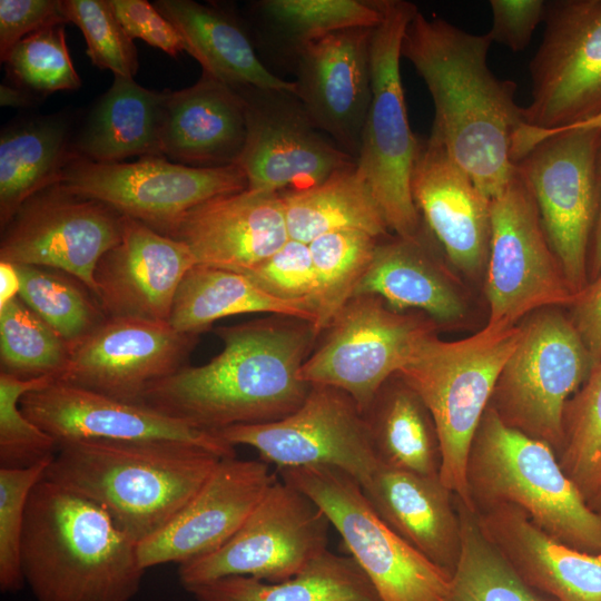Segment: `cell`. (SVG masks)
<instances>
[{
  "label": "cell",
  "mask_w": 601,
  "mask_h": 601,
  "mask_svg": "<svg viewBox=\"0 0 601 601\" xmlns=\"http://www.w3.org/2000/svg\"><path fill=\"white\" fill-rule=\"evenodd\" d=\"M124 216L61 181L28 198L1 228L0 262L71 275L93 295L95 269L121 239Z\"/></svg>",
  "instance_id": "2e32d148"
},
{
  "label": "cell",
  "mask_w": 601,
  "mask_h": 601,
  "mask_svg": "<svg viewBox=\"0 0 601 601\" xmlns=\"http://www.w3.org/2000/svg\"><path fill=\"white\" fill-rule=\"evenodd\" d=\"M246 101L247 135L237 165L253 191L282 194L317 185L356 158L316 129L290 92L236 88Z\"/></svg>",
  "instance_id": "ac0fdd59"
},
{
  "label": "cell",
  "mask_w": 601,
  "mask_h": 601,
  "mask_svg": "<svg viewBox=\"0 0 601 601\" xmlns=\"http://www.w3.org/2000/svg\"><path fill=\"white\" fill-rule=\"evenodd\" d=\"M457 513L461 548L451 573L449 601H540L484 534L476 513L462 504Z\"/></svg>",
  "instance_id": "8d00e7d4"
},
{
  "label": "cell",
  "mask_w": 601,
  "mask_h": 601,
  "mask_svg": "<svg viewBox=\"0 0 601 601\" xmlns=\"http://www.w3.org/2000/svg\"><path fill=\"white\" fill-rule=\"evenodd\" d=\"M3 62L11 83L39 98L81 86L66 42L65 23L45 27L22 38Z\"/></svg>",
  "instance_id": "7bdbcfd3"
},
{
  "label": "cell",
  "mask_w": 601,
  "mask_h": 601,
  "mask_svg": "<svg viewBox=\"0 0 601 601\" xmlns=\"http://www.w3.org/2000/svg\"><path fill=\"white\" fill-rule=\"evenodd\" d=\"M152 4L178 30L187 52L203 71L233 88L296 96V82L270 72L255 53L246 32L225 11L193 0H157Z\"/></svg>",
  "instance_id": "f1b7e54d"
},
{
  "label": "cell",
  "mask_w": 601,
  "mask_h": 601,
  "mask_svg": "<svg viewBox=\"0 0 601 601\" xmlns=\"http://www.w3.org/2000/svg\"><path fill=\"white\" fill-rule=\"evenodd\" d=\"M278 471L284 482L325 513L381 601H449L451 573L394 532L372 508L356 479L328 465Z\"/></svg>",
  "instance_id": "ba28073f"
},
{
  "label": "cell",
  "mask_w": 601,
  "mask_h": 601,
  "mask_svg": "<svg viewBox=\"0 0 601 601\" xmlns=\"http://www.w3.org/2000/svg\"><path fill=\"white\" fill-rule=\"evenodd\" d=\"M168 236L187 245L197 264L242 274L289 239L280 194L249 189L194 207Z\"/></svg>",
  "instance_id": "d4e9b609"
},
{
  "label": "cell",
  "mask_w": 601,
  "mask_h": 601,
  "mask_svg": "<svg viewBox=\"0 0 601 601\" xmlns=\"http://www.w3.org/2000/svg\"><path fill=\"white\" fill-rule=\"evenodd\" d=\"M14 267L20 279L19 297L69 348L107 318L98 300L90 296L91 292L85 290L87 287L71 275L40 266Z\"/></svg>",
  "instance_id": "74e56055"
},
{
  "label": "cell",
  "mask_w": 601,
  "mask_h": 601,
  "mask_svg": "<svg viewBox=\"0 0 601 601\" xmlns=\"http://www.w3.org/2000/svg\"><path fill=\"white\" fill-rule=\"evenodd\" d=\"M380 239L364 231L341 230L308 244L316 280L313 326L318 336L353 297Z\"/></svg>",
  "instance_id": "f35d334b"
},
{
  "label": "cell",
  "mask_w": 601,
  "mask_h": 601,
  "mask_svg": "<svg viewBox=\"0 0 601 601\" xmlns=\"http://www.w3.org/2000/svg\"><path fill=\"white\" fill-rule=\"evenodd\" d=\"M385 238V237H384ZM380 296L392 309H417L434 323L461 318L465 307L421 239H380L354 295ZM353 295V296H354Z\"/></svg>",
  "instance_id": "f546056e"
},
{
  "label": "cell",
  "mask_w": 601,
  "mask_h": 601,
  "mask_svg": "<svg viewBox=\"0 0 601 601\" xmlns=\"http://www.w3.org/2000/svg\"><path fill=\"white\" fill-rule=\"evenodd\" d=\"M411 188L418 213L449 260L469 274L487 265L491 201L431 135L418 139Z\"/></svg>",
  "instance_id": "cb8c5ba5"
},
{
  "label": "cell",
  "mask_w": 601,
  "mask_h": 601,
  "mask_svg": "<svg viewBox=\"0 0 601 601\" xmlns=\"http://www.w3.org/2000/svg\"><path fill=\"white\" fill-rule=\"evenodd\" d=\"M381 20L371 39V104L356 171L380 205L390 230L411 238L421 231L412 196L418 139L411 130L401 79V47L417 7L404 0H377Z\"/></svg>",
  "instance_id": "52a82bcc"
},
{
  "label": "cell",
  "mask_w": 601,
  "mask_h": 601,
  "mask_svg": "<svg viewBox=\"0 0 601 601\" xmlns=\"http://www.w3.org/2000/svg\"><path fill=\"white\" fill-rule=\"evenodd\" d=\"M600 135L597 129H570L540 136L525 146L514 164L575 294L587 286V253L598 211Z\"/></svg>",
  "instance_id": "30bf717a"
},
{
  "label": "cell",
  "mask_w": 601,
  "mask_h": 601,
  "mask_svg": "<svg viewBox=\"0 0 601 601\" xmlns=\"http://www.w3.org/2000/svg\"><path fill=\"white\" fill-rule=\"evenodd\" d=\"M560 465L594 510L601 494V363L566 403Z\"/></svg>",
  "instance_id": "60d3db41"
},
{
  "label": "cell",
  "mask_w": 601,
  "mask_h": 601,
  "mask_svg": "<svg viewBox=\"0 0 601 601\" xmlns=\"http://www.w3.org/2000/svg\"><path fill=\"white\" fill-rule=\"evenodd\" d=\"M60 181L165 236L194 207L248 188L237 164L191 167L164 156H145L132 162H97L75 155Z\"/></svg>",
  "instance_id": "4fadbf2b"
},
{
  "label": "cell",
  "mask_w": 601,
  "mask_h": 601,
  "mask_svg": "<svg viewBox=\"0 0 601 601\" xmlns=\"http://www.w3.org/2000/svg\"><path fill=\"white\" fill-rule=\"evenodd\" d=\"M363 413L380 464L439 476L440 451L432 417L420 396L396 374Z\"/></svg>",
  "instance_id": "d590c367"
},
{
  "label": "cell",
  "mask_w": 601,
  "mask_h": 601,
  "mask_svg": "<svg viewBox=\"0 0 601 601\" xmlns=\"http://www.w3.org/2000/svg\"><path fill=\"white\" fill-rule=\"evenodd\" d=\"M543 0H491L492 28L487 32L492 42L519 52L524 50L545 12Z\"/></svg>",
  "instance_id": "f907efd6"
},
{
  "label": "cell",
  "mask_w": 601,
  "mask_h": 601,
  "mask_svg": "<svg viewBox=\"0 0 601 601\" xmlns=\"http://www.w3.org/2000/svg\"><path fill=\"white\" fill-rule=\"evenodd\" d=\"M186 590L196 601H381L352 556L328 550L302 572L280 582L231 575Z\"/></svg>",
  "instance_id": "836d02e7"
},
{
  "label": "cell",
  "mask_w": 601,
  "mask_h": 601,
  "mask_svg": "<svg viewBox=\"0 0 601 601\" xmlns=\"http://www.w3.org/2000/svg\"><path fill=\"white\" fill-rule=\"evenodd\" d=\"M570 129H597V130H601V114H599L598 116L593 117V118H590L585 121H582V122H579L577 125H573V126H569V127H565V128H561V129H556V130H548V131H544V130H538V129H534V128H531L529 126H523L516 134L515 136V147L519 151L523 150V148L530 142L532 141L533 139L540 137V136H543V135H548V134H551V132H556V131H561V130H570Z\"/></svg>",
  "instance_id": "db71d44e"
},
{
  "label": "cell",
  "mask_w": 601,
  "mask_h": 601,
  "mask_svg": "<svg viewBox=\"0 0 601 601\" xmlns=\"http://www.w3.org/2000/svg\"><path fill=\"white\" fill-rule=\"evenodd\" d=\"M475 513L484 534L531 588L552 601H601V553L554 540L513 505Z\"/></svg>",
  "instance_id": "4316f807"
},
{
  "label": "cell",
  "mask_w": 601,
  "mask_h": 601,
  "mask_svg": "<svg viewBox=\"0 0 601 601\" xmlns=\"http://www.w3.org/2000/svg\"><path fill=\"white\" fill-rule=\"evenodd\" d=\"M526 126L556 130L601 114V0L546 1Z\"/></svg>",
  "instance_id": "9a60e30c"
},
{
  "label": "cell",
  "mask_w": 601,
  "mask_h": 601,
  "mask_svg": "<svg viewBox=\"0 0 601 601\" xmlns=\"http://www.w3.org/2000/svg\"><path fill=\"white\" fill-rule=\"evenodd\" d=\"M520 326L490 405L508 425L560 451L568 398L589 377L590 357L572 322L553 307Z\"/></svg>",
  "instance_id": "9c48e42d"
},
{
  "label": "cell",
  "mask_w": 601,
  "mask_h": 601,
  "mask_svg": "<svg viewBox=\"0 0 601 601\" xmlns=\"http://www.w3.org/2000/svg\"><path fill=\"white\" fill-rule=\"evenodd\" d=\"M22 412L59 445L85 440H171L236 457L235 446L215 432L199 430L144 403L121 401L53 381L20 400Z\"/></svg>",
  "instance_id": "ffe728a7"
},
{
  "label": "cell",
  "mask_w": 601,
  "mask_h": 601,
  "mask_svg": "<svg viewBox=\"0 0 601 601\" xmlns=\"http://www.w3.org/2000/svg\"><path fill=\"white\" fill-rule=\"evenodd\" d=\"M257 8L296 50L339 30L374 28L381 20L377 0H264Z\"/></svg>",
  "instance_id": "b9f144b4"
},
{
  "label": "cell",
  "mask_w": 601,
  "mask_h": 601,
  "mask_svg": "<svg viewBox=\"0 0 601 601\" xmlns=\"http://www.w3.org/2000/svg\"><path fill=\"white\" fill-rule=\"evenodd\" d=\"M20 558L37 601H130L146 571L107 511L46 477L27 504Z\"/></svg>",
  "instance_id": "3957f363"
},
{
  "label": "cell",
  "mask_w": 601,
  "mask_h": 601,
  "mask_svg": "<svg viewBox=\"0 0 601 601\" xmlns=\"http://www.w3.org/2000/svg\"><path fill=\"white\" fill-rule=\"evenodd\" d=\"M597 181H598V211L593 229L592 274L597 277L601 273V135L597 151Z\"/></svg>",
  "instance_id": "f5cc1de1"
},
{
  "label": "cell",
  "mask_w": 601,
  "mask_h": 601,
  "mask_svg": "<svg viewBox=\"0 0 601 601\" xmlns=\"http://www.w3.org/2000/svg\"><path fill=\"white\" fill-rule=\"evenodd\" d=\"M127 35L158 48L171 57L187 52V45L178 30L146 0H110Z\"/></svg>",
  "instance_id": "c3c4849f"
},
{
  "label": "cell",
  "mask_w": 601,
  "mask_h": 601,
  "mask_svg": "<svg viewBox=\"0 0 601 601\" xmlns=\"http://www.w3.org/2000/svg\"><path fill=\"white\" fill-rule=\"evenodd\" d=\"M56 23H67L61 0H0L1 62L22 38Z\"/></svg>",
  "instance_id": "681fc988"
},
{
  "label": "cell",
  "mask_w": 601,
  "mask_h": 601,
  "mask_svg": "<svg viewBox=\"0 0 601 601\" xmlns=\"http://www.w3.org/2000/svg\"><path fill=\"white\" fill-rule=\"evenodd\" d=\"M246 101L242 93L203 71L193 85L165 90L161 156L191 167L237 164L246 141Z\"/></svg>",
  "instance_id": "484cf974"
},
{
  "label": "cell",
  "mask_w": 601,
  "mask_h": 601,
  "mask_svg": "<svg viewBox=\"0 0 601 601\" xmlns=\"http://www.w3.org/2000/svg\"><path fill=\"white\" fill-rule=\"evenodd\" d=\"M372 31L339 30L296 50V97L306 117L356 159L372 97Z\"/></svg>",
  "instance_id": "44dd1931"
},
{
  "label": "cell",
  "mask_w": 601,
  "mask_h": 601,
  "mask_svg": "<svg viewBox=\"0 0 601 601\" xmlns=\"http://www.w3.org/2000/svg\"><path fill=\"white\" fill-rule=\"evenodd\" d=\"M467 484L475 511L513 505L554 540L601 553V512L589 505L550 445L508 425L491 405L472 442Z\"/></svg>",
  "instance_id": "8992f818"
},
{
  "label": "cell",
  "mask_w": 601,
  "mask_h": 601,
  "mask_svg": "<svg viewBox=\"0 0 601 601\" xmlns=\"http://www.w3.org/2000/svg\"><path fill=\"white\" fill-rule=\"evenodd\" d=\"M571 321L594 370L601 363V273L575 296ZM591 370V371H592Z\"/></svg>",
  "instance_id": "816d5d0a"
},
{
  "label": "cell",
  "mask_w": 601,
  "mask_h": 601,
  "mask_svg": "<svg viewBox=\"0 0 601 601\" xmlns=\"http://www.w3.org/2000/svg\"><path fill=\"white\" fill-rule=\"evenodd\" d=\"M329 525L311 497L276 480L225 544L179 565V581L186 590L231 575L287 580L327 551Z\"/></svg>",
  "instance_id": "8fae6325"
},
{
  "label": "cell",
  "mask_w": 601,
  "mask_h": 601,
  "mask_svg": "<svg viewBox=\"0 0 601 601\" xmlns=\"http://www.w3.org/2000/svg\"><path fill=\"white\" fill-rule=\"evenodd\" d=\"M490 201L487 323L513 326L535 311L572 305L577 294L546 239L534 199L516 168L508 186Z\"/></svg>",
  "instance_id": "5bb4252c"
},
{
  "label": "cell",
  "mask_w": 601,
  "mask_h": 601,
  "mask_svg": "<svg viewBox=\"0 0 601 601\" xmlns=\"http://www.w3.org/2000/svg\"><path fill=\"white\" fill-rule=\"evenodd\" d=\"M69 357L68 344L19 296L0 306L1 371L58 381Z\"/></svg>",
  "instance_id": "ab89813d"
},
{
  "label": "cell",
  "mask_w": 601,
  "mask_h": 601,
  "mask_svg": "<svg viewBox=\"0 0 601 601\" xmlns=\"http://www.w3.org/2000/svg\"><path fill=\"white\" fill-rule=\"evenodd\" d=\"M196 264L183 242L124 216L121 239L95 269V297L107 317L169 323L180 282Z\"/></svg>",
  "instance_id": "603a6c76"
},
{
  "label": "cell",
  "mask_w": 601,
  "mask_h": 601,
  "mask_svg": "<svg viewBox=\"0 0 601 601\" xmlns=\"http://www.w3.org/2000/svg\"><path fill=\"white\" fill-rule=\"evenodd\" d=\"M288 236L309 244L334 231L358 230L384 238L390 230L383 211L356 166L324 181L280 194Z\"/></svg>",
  "instance_id": "e575fe53"
},
{
  "label": "cell",
  "mask_w": 601,
  "mask_h": 601,
  "mask_svg": "<svg viewBox=\"0 0 601 601\" xmlns=\"http://www.w3.org/2000/svg\"><path fill=\"white\" fill-rule=\"evenodd\" d=\"M361 486L372 508L394 532L452 573L460 554L461 524L452 493L439 476L380 464Z\"/></svg>",
  "instance_id": "83f0119b"
},
{
  "label": "cell",
  "mask_w": 601,
  "mask_h": 601,
  "mask_svg": "<svg viewBox=\"0 0 601 601\" xmlns=\"http://www.w3.org/2000/svg\"><path fill=\"white\" fill-rule=\"evenodd\" d=\"M276 480L263 460L221 459L175 518L138 543L141 565L145 570L167 563L180 565L219 549Z\"/></svg>",
  "instance_id": "7402d4cb"
},
{
  "label": "cell",
  "mask_w": 601,
  "mask_h": 601,
  "mask_svg": "<svg viewBox=\"0 0 601 601\" xmlns=\"http://www.w3.org/2000/svg\"><path fill=\"white\" fill-rule=\"evenodd\" d=\"M434 329L431 318L396 312L377 295H354L321 334L299 377L344 391L364 413L403 367L417 339Z\"/></svg>",
  "instance_id": "7c38bea8"
},
{
  "label": "cell",
  "mask_w": 601,
  "mask_h": 601,
  "mask_svg": "<svg viewBox=\"0 0 601 601\" xmlns=\"http://www.w3.org/2000/svg\"><path fill=\"white\" fill-rule=\"evenodd\" d=\"M221 459L171 440L59 445L45 477L95 502L137 544L166 526Z\"/></svg>",
  "instance_id": "277c9868"
},
{
  "label": "cell",
  "mask_w": 601,
  "mask_h": 601,
  "mask_svg": "<svg viewBox=\"0 0 601 601\" xmlns=\"http://www.w3.org/2000/svg\"><path fill=\"white\" fill-rule=\"evenodd\" d=\"M597 508H601V494H600V496H599V499H598V502H597V504H595L594 510H595Z\"/></svg>",
  "instance_id": "6f0895ef"
},
{
  "label": "cell",
  "mask_w": 601,
  "mask_h": 601,
  "mask_svg": "<svg viewBox=\"0 0 601 601\" xmlns=\"http://www.w3.org/2000/svg\"><path fill=\"white\" fill-rule=\"evenodd\" d=\"M244 275L274 297L306 302L313 307L316 280L308 244L289 238L282 248Z\"/></svg>",
  "instance_id": "7dc6e473"
},
{
  "label": "cell",
  "mask_w": 601,
  "mask_h": 601,
  "mask_svg": "<svg viewBox=\"0 0 601 601\" xmlns=\"http://www.w3.org/2000/svg\"><path fill=\"white\" fill-rule=\"evenodd\" d=\"M215 333L223 342L218 355L151 383L141 403L215 433L275 422L303 404L312 384L299 371L317 343L313 324L273 315Z\"/></svg>",
  "instance_id": "6da1fadb"
},
{
  "label": "cell",
  "mask_w": 601,
  "mask_h": 601,
  "mask_svg": "<svg viewBox=\"0 0 601 601\" xmlns=\"http://www.w3.org/2000/svg\"><path fill=\"white\" fill-rule=\"evenodd\" d=\"M199 335L169 323L107 317L70 347L60 382L141 403L147 387L186 366Z\"/></svg>",
  "instance_id": "d6986e66"
},
{
  "label": "cell",
  "mask_w": 601,
  "mask_h": 601,
  "mask_svg": "<svg viewBox=\"0 0 601 601\" xmlns=\"http://www.w3.org/2000/svg\"><path fill=\"white\" fill-rule=\"evenodd\" d=\"M40 100L41 98L13 83L3 82L0 85V105L2 107L24 108L33 106Z\"/></svg>",
  "instance_id": "11a10c76"
},
{
  "label": "cell",
  "mask_w": 601,
  "mask_h": 601,
  "mask_svg": "<svg viewBox=\"0 0 601 601\" xmlns=\"http://www.w3.org/2000/svg\"><path fill=\"white\" fill-rule=\"evenodd\" d=\"M520 336V325L489 323L474 335L451 342L430 331L417 339L397 373L432 417L442 484L474 512L467 484L470 450L500 373Z\"/></svg>",
  "instance_id": "5b68a950"
},
{
  "label": "cell",
  "mask_w": 601,
  "mask_h": 601,
  "mask_svg": "<svg viewBox=\"0 0 601 601\" xmlns=\"http://www.w3.org/2000/svg\"><path fill=\"white\" fill-rule=\"evenodd\" d=\"M20 279L13 264L0 262V306L19 296Z\"/></svg>",
  "instance_id": "9f6ffc18"
},
{
  "label": "cell",
  "mask_w": 601,
  "mask_h": 601,
  "mask_svg": "<svg viewBox=\"0 0 601 601\" xmlns=\"http://www.w3.org/2000/svg\"><path fill=\"white\" fill-rule=\"evenodd\" d=\"M61 12L67 23L82 32L86 53L95 67L134 78L139 68L138 52L110 0H61Z\"/></svg>",
  "instance_id": "f6af8a7d"
},
{
  "label": "cell",
  "mask_w": 601,
  "mask_h": 601,
  "mask_svg": "<svg viewBox=\"0 0 601 601\" xmlns=\"http://www.w3.org/2000/svg\"><path fill=\"white\" fill-rule=\"evenodd\" d=\"M53 381L50 376L21 378L0 372V467H28L53 459L56 441L20 407L24 394Z\"/></svg>",
  "instance_id": "ee69618b"
},
{
  "label": "cell",
  "mask_w": 601,
  "mask_h": 601,
  "mask_svg": "<svg viewBox=\"0 0 601 601\" xmlns=\"http://www.w3.org/2000/svg\"><path fill=\"white\" fill-rule=\"evenodd\" d=\"M162 100L164 91L149 90L134 78L114 76L73 138L75 154L97 162L161 156Z\"/></svg>",
  "instance_id": "4dcf8cb0"
},
{
  "label": "cell",
  "mask_w": 601,
  "mask_h": 601,
  "mask_svg": "<svg viewBox=\"0 0 601 601\" xmlns=\"http://www.w3.org/2000/svg\"><path fill=\"white\" fill-rule=\"evenodd\" d=\"M51 461L28 467H0V589L17 592L26 584L21 539L27 504Z\"/></svg>",
  "instance_id": "bcb514c9"
},
{
  "label": "cell",
  "mask_w": 601,
  "mask_h": 601,
  "mask_svg": "<svg viewBox=\"0 0 601 601\" xmlns=\"http://www.w3.org/2000/svg\"><path fill=\"white\" fill-rule=\"evenodd\" d=\"M71 118L66 112L12 122L0 135V226L41 189L60 181L72 148Z\"/></svg>",
  "instance_id": "1f68e13d"
},
{
  "label": "cell",
  "mask_w": 601,
  "mask_h": 601,
  "mask_svg": "<svg viewBox=\"0 0 601 601\" xmlns=\"http://www.w3.org/2000/svg\"><path fill=\"white\" fill-rule=\"evenodd\" d=\"M249 313L315 323L309 303L274 297L242 273L196 264L180 282L169 324L177 332L200 335L218 319Z\"/></svg>",
  "instance_id": "d6a6232c"
},
{
  "label": "cell",
  "mask_w": 601,
  "mask_h": 601,
  "mask_svg": "<svg viewBox=\"0 0 601 601\" xmlns=\"http://www.w3.org/2000/svg\"><path fill=\"white\" fill-rule=\"evenodd\" d=\"M492 40L417 11L401 47L424 80L434 105L431 136L470 175L490 200L515 173L512 150L525 125L515 101L516 83L489 68Z\"/></svg>",
  "instance_id": "7a4b0ae2"
},
{
  "label": "cell",
  "mask_w": 601,
  "mask_h": 601,
  "mask_svg": "<svg viewBox=\"0 0 601 601\" xmlns=\"http://www.w3.org/2000/svg\"><path fill=\"white\" fill-rule=\"evenodd\" d=\"M226 442L255 449L278 469L328 465L364 484L378 467L368 428L355 401L344 391L312 384L303 404L269 423L235 425L216 432Z\"/></svg>",
  "instance_id": "e0dca14e"
}]
</instances>
